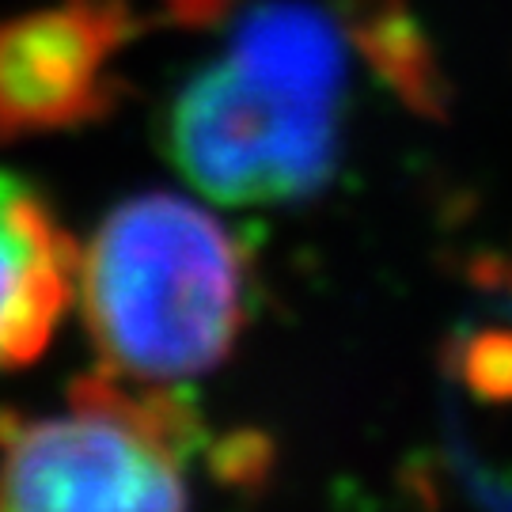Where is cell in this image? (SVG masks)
I'll return each instance as SVG.
<instances>
[{
	"mask_svg": "<svg viewBox=\"0 0 512 512\" xmlns=\"http://www.w3.org/2000/svg\"><path fill=\"white\" fill-rule=\"evenodd\" d=\"M346 54L323 19L262 8L171 107V164L220 205H285L323 190L342 148Z\"/></svg>",
	"mask_w": 512,
	"mask_h": 512,
	"instance_id": "1",
	"label": "cell"
},
{
	"mask_svg": "<svg viewBox=\"0 0 512 512\" xmlns=\"http://www.w3.org/2000/svg\"><path fill=\"white\" fill-rule=\"evenodd\" d=\"M76 293L110 372L164 387L232 353L247 315V262L217 217L145 194L99 224Z\"/></svg>",
	"mask_w": 512,
	"mask_h": 512,
	"instance_id": "2",
	"label": "cell"
},
{
	"mask_svg": "<svg viewBox=\"0 0 512 512\" xmlns=\"http://www.w3.org/2000/svg\"><path fill=\"white\" fill-rule=\"evenodd\" d=\"M183 421L156 391L84 380L73 410L23 425L0 459V512H190Z\"/></svg>",
	"mask_w": 512,
	"mask_h": 512,
	"instance_id": "3",
	"label": "cell"
},
{
	"mask_svg": "<svg viewBox=\"0 0 512 512\" xmlns=\"http://www.w3.org/2000/svg\"><path fill=\"white\" fill-rule=\"evenodd\" d=\"M80 285V251L31 186L0 171V372L50 346Z\"/></svg>",
	"mask_w": 512,
	"mask_h": 512,
	"instance_id": "4",
	"label": "cell"
},
{
	"mask_svg": "<svg viewBox=\"0 0 512 512\" xmlns=\"http://www.w3.org/2000/svg\"><path fill=\"white\" fill-rule=\"evenodd\" d=\"M92 76V46L69 16L23 19L0 35V114L50 126L80 110Z\"/></svg>",
	"mask_w": 512,
	"mask_h": 512,
	"instance_id": "5",
	"label": "cell"
},
{
	"mask_svg": "<svg viewBox=\"0 0 512 512\" xmlns=\"http://www.w3.org/2000/svg\"><path fill=\"white\" fill-rule=\"evenodd\" d=\"M471 384L478 395L512 403V334H482L471 346Z\"/></svg>",
	"mask_w": 512,
	"mask_h": 512,
	"instance_id": "6",
	"label": "cell"
}]
</instances>
